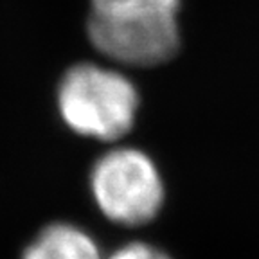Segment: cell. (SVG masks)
Returning a JSON list of instances; mask_svg holds the SVG:
<instances>
[{
  "label": "cell",
  "mask_w": 259,
  "mask_h": 259,
  "mask_svg": "<svg viewBox=\"0 0 259 259\" xmlns=\"http://www.w3.org/2000/svg\"><path fill=\"white\" fill-rule=\"evenodd\" d=\"M180 6L182 0H90L87 34L110 60L162 65L180 47Z\"/></svg>",
  "instance_id": "obj_1"
},
{
  "label": "cell",
  "mask_w": 259,
  "mask_h": 259,
  "mask_svg": "<svg viewBox=\"0 0 259 259\" xmlns=\"http://www.w3.org/2000/svg\"><path fill=\"white\" fill-rule=\"evenodd\" d=\"M63 122L83 137L117 141L128 134L139 112V92L124 74L96 63H77L58 87Z\"/></svg>",
  "instance_id": "obj_2"
},
{
  "label": "cell",
  "mask_w": 259,
  "mask_h": 259,
  "mask_svg": "<svg viewBox=\"0 0 259 259\" xmlns=\"http://www.w3.org/2000/svg\"><path fill=\"white\" fill-rule=\"evenodd\" d=\"M90 189L103 214L121 225H142L158 214L164 182L158 167L137 148H113L97 158Z\"/></svg>",
  "instance_id": "obj_3"
},
{
  "label": "cell",
  "mask_w": 259,
  "mask_h": 259,
  "mask_svg": "<svg viewBox=\"0 0 259 259\" xmlns=\"http://www.w3.org/2000/svg\"><path fill=\"white\" fill-rule=\"evenodd\" d=\"M22 259H101L97 243L72 223H53L29 243Z\"/></svg>",
  "instance_id": "obj_4"
},
{
  "label": "cell",
  "mask_w": 259,
  "mask_h": 259,
  "mask_svg": "<svg viewBox=\"0 0 259 259\" xmlns=\"http://www.w3.org/2000/svg\"><path fill=\"white\" fill-rule=\"evenodd\" d=\"M108 259H171L160 248L153 247L150 243H128L124 247L117 248Z\"/></svg>",
  "instance_id": "obj_5"
}]
</instances>
